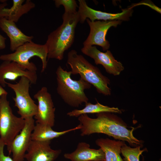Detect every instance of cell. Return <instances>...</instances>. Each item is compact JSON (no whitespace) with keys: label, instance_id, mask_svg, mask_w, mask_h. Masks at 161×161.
<instances>
[{"label":"cell","instance_id":"cell-1","mask_svg":"<svg viewBox=\"0 0 161 161\" xmlns=\"http://www.w3.org/2000/svg\"><path fill=\"white\" fill-rule=\"evenodd\" d=\"M96 115L95 118L90 117L86 114L78 117L81 136L102 133L115 139L126 141L132 146L142 145L141 141L133 134L134 128L128 129L126 123L116 115L110 112L100 113Z\"/></svg>","mask_w":161,"mask_h":161},{"label":"cell","instance_id":"cell-2","mask_svg":"<svg viewBox=\"0 0 161 161\" xmlns=\"http://www.w3.org/2000/svg\"><path fill=\"white\" fill-rule=\"evenodd\" d=\"M62 24L48 35L45 44L47 50V58L62 60L65 51L74 40L75 29L79 22L78 12L75 14L64 13Z\"/></svg>","mask_w":161,"mask_h":161},{"label":"cell","instance_id":"cell-3","mask_svg":"<svg viewBox=\"0 0 161 161\" xmlns=\"http://www.w3.org/2000/svg\"><path fill=\"white\" fill-rule=\"evenodd\" d=\"M67 62L71 68L72 74H79L80 78L93 85L98 93L110 95L111 89L108 86L109 79L83 55L78 54L75 50H72L68 53Z\"/></svg>","mask_w":161,"mask_h":161},{"label":"cell","instance_id":"cell-4","mask_svg":"<svg viewBox=\"0 0 161 161\" xmlns=\"http://www.w3.org/2000/svg\"><path fill=\"white\" fill-rule=\"evenodd\" d=\"M56 74L57 92L65 103L72 107H78L88 102L84 90L90 88L91 84L81 78L78 80H73L71 71L64 70L61 66L57 68Z\"/></svg>","mask_w":161,"mask_h":161},{"label":"cell","instance_id":"cell-5","mask_svg":"<svg viewBox=\"0 0 161 161\" xmlns=\"http://www.w3.org/2000/svg\"><path fill=\"white\" fill-rule=\"evenodd\" d=\"M47 49L45 44H38L32 41L19 47L13 53L0 55V60L14 61L26 70L36 72V65L33 62H30L29 60L33 57H38L42 62L41 72H43L47 67Z\"/></svg>","mask_w":161,"mask_h":161},{"label":"cell","instance_id":"cell-6","mask_svg":"<svg viewBox=\"0 0 161 161\" xmlns=\"http://www.w3.org/2000/svg\"><path fill=\"white\" fill-rule=\"evenodd\" d=\"M7 95L4 94L0 98V139L8 148L24 127L25 121L14 114Z\"/></svg>","mask_w":161,"mask_h":161},{"label":"cell","instance_id":"cell-7","mask_svg":"<svg viewBox=\"0 0 161 161\" xmlns=\"http://www.w3.org/2000/svg\"><path fill=\"white\" fill-rule=\"evenodd\" d=\"M30 83V80L24 76L21 77L16 84L6 83L15 93V97H13L15 106L18 109V113L24 119L34 117L37 112L38 106L29 94Z\"/></svg>","mask_w":161,"mask_h":161},{"label":"cell","instance_id":"cell-8","mask_svg":"<svg viewBox=\"0 0 161 161\" xmlns=\"http://www.w3.org/2000/svg\"><path fill=\"white\" fill-rule=\"evenodd\" d=\"M90 28V32L86 40L83 43V46L97 45L100 46L104 51L108 50L110 45L106 39L108 31L111 27H116L121 23L120 20L112 21H90L86 20Z\"/></svg>","mask_w":161,"mask_h":161},{"label":"cell","instance_id":"cell-9","mask_svg":"<svg viewBox=\"0 0 161 161\" xmlns=\"http://www.w3.org/2000/svg\"><path fill=\"white\" fill-rule=\"evenodd\" d=\"M78 13L79 16V22L83 23L87 19L93 21L96 20L103 21L120 20L127 21L132 15L133 10L130 7L123 9L120 13H113L94 10L89 7L84 0H78Z\"/></svg>","mask_w":161,"mask_h":161},{"label":"cell","instance_id":"cell-10","mask_svg":"<svg viewBox=\"0 0 161 161\" xmlns=\"http://www.w3.org/2000/svg\"><path fill=\"white\" fill-rule=\"evenodd\" d=\"M24 120V127L7 148L9 154H12L13 161L24 160L25 153L32 141L31 134L35 126V120L33 117Z\"/></svg>","mask_w":161,"mask_h":161},{"label":"cell","instance_id":"cell-11","mask_svg":"<svg viewBox=\"0 0 161 161\" xmlns=\"http://www.w3.org/2000/svg\"><path fill=\"white\" fill-rule=\"evenodd\" d=\"M34 98L38 101L37 112L34 116L36 123L52 127L55 124V108L47 88L41 87L34 95Z\"/></svg>","mask_w":161,"mask_h":161},{"label":"cell","instance_id":"cell-12","mask_svg":"<svg viewBox=\"0 0 161 161\" xmlns=\"http://www.w3.org/2000/svg\"><path fill=\"white\" fill-rule=\"evenodd\" d=\"M81 50L83 54L93 59L96 65H102L109 74L118 75L124 69L122 64L115 59L109 50L102 52L93 46H83Z\"/></svg>","mask_w":161,"mask_h":161},{"label":"cell","instance_id":"cell-13","mask_svg":"<svg viewBox=\"0 0 161 161\" xmlns=\"http://www.w3.org/2000/svg\"><path fill=\"white\" fill-rule=\"evenodd\" d=\"M51 140H32L24 156L27 161H55L61 153L51 148Z\"/></svg>","mask_w":161,"mask_h":161},{"label":"cell","instance_id":"cell-14","mask_svg":"<svg viewBox=\"0 0 161 161\" xmlns=\"http://www.w3.org/2000/svg\"><path fill=\"white\" fill-rule=\"evenodd\" d=\"M23 76L27 78L31 84H35L37 82L36 72L26 70L13 61H3L0 64V85L3 87L6 86V80L15 81L18 77Z\"/></svg>","mask_w":161,"mask_h":161},{"label":"cell","instance_id":"cell-15","mask_svg":"<svg viewBox=\"0 0 161 161\" xmlns=\"http://www.w3.org/2000/svg\"><path fill=\"white\" fill-rule=\"evenodd\" d=\"M13 0V5L10 8L5 7L7 5L6 1H0V18H4L17 23L24 15L27 13L35 7V4L30 0Z\"/></svg>","mask_w":161,"mask_h":161},{"label":"cell","instance_id":"cell-16","mask_svg":"<svg viewBox=\"0 0 161 161\" xmlns=\"http://www.w3.org/2000/svg\"><path fill=\"white\" fill-rule=\"evenodd\" d=\"M0 28L9 38L10 49L13 52L25 43L32 41L34 38L23 33L15 22L4 18H0Z\"/></svg>","mask_w":161,"mask_h":161},{"label":"cell","instance_id":"cell-17","mask_svg":"<svg viewBox=\"0 0 161 161\" xmlns=\"http://www.w3.org/2000/svg\"><path fill=\"white\" fill-rule=\"evenodd\" d=\"M90 147L88 143L80 142L75 151L65 154L64 156L71 161H105V154L101 148L96 149Z\"/></svg>","mask_w":161,"mask_h":161},{"label":"cell","instance_id":"cell-18","mask_svg":"<svg viewBox=\"0 0 161 161\" xmlns=\"http://www.w3.org/2000/svg\"><path fill=\"white\" fill-rule=\"evenodd\" d=\"M95 143L104 153L105 161H124L120 154L121 148L125 144V141L100 138L95 141Z\"/></svg>","mask_w":161,"mask_h":161},{"label":"cell","instance_id":"cell-19","mask_svg":"<svg viewBox=\"0 0 161 161\" xmlns=\"http://www.w3.org/2000/svg\"><path fill=\"white\" fill-rule=\"evenodd\" d=\"M80 124L75 127L61 131L53 130L49 126L36 123L31 134L32 140L44 141L51 140L70 132L80 129Z\"/></svg>","mask_w":161,"mask_h":161},{"label":"cell","instance_id":"cell-20","mask_svg":"<svg viewBox=\"0 0 161 161\" xmlns=\"http://www.w3.org/2000/svg\"><path fill=\"white\" fill-rule=\"evenodd\" d=\"M85 104V107L81 109H75L67 113V115L72 117H78L80 115L88 114L99 113L102 112H110L121 114L122 110L117 107H110L103 105L97 101L95 104L87 102Z\"/></svg>","mask_w":161,"mask_h":161},{"label":"cell","instance_id":"cell-21","mask_svg":"<svg viewBox=\"0 0 161 161\" xmlns=\"http://www.w3.org/2000/svg\"><path fill=\"white\" fill-rule=\"evenodd\" d=\"M141 146L138 145L134 148H131L126 144L121 149V153L123 156L124 161H140V156L146 151L145 148L140 149Z\"/></svg>","mask_w":161,"mask_h":161},{"label":"cell","instance_id":"cell-22","mask_svg":"<svg viewBox=\"0 0 161 161\" xmlns=\"http://www.w3.org/2000/svg\"><path fill=\"white\" fill-rule=\"evenodd\" d=\"M55 5L58 7L60 5H63L65 10L64 13L75 14L77 13V8L78 6L76 1L75 0H55Z\"/></svg>","mask_w":161,"mask_h":161},{"label":"cell","instance_id":"cell-23","mask_svg":"<svg viewBox=\"0 0 161 161\" xmlns=\"http://www.w3.org/2000/svg\"><path fill=\"white\" fill-rule=\"evenodd\" d=\"M141 5H147L158 13H161V9L155 5L153 2L148 0H145L141 1L138 3L133 5L130 7L132 8L134 6Z\"/></svg>","mask_w":161,"mask_h":161},{"label":"cell","instance_id":"cell-24","mask_svg":"<svg viewBox=\"0 0 161 161\" xmlns=\"http://www.w3.org/2000/svg\"><path fill=\"white\" fill-rule=\"evenodd\" d=\"M5 145L0 139V161H13L12 158L9 156H6L4 153V148Z\"/></svg>","mask_w":161,"mask_h":161},{"label":"cell","instance_id":"cell-25","mask_svg":"<svg viewBox=\"0 0 161 161\" xmlns=\"http://www.w3.org/2000/svg\"><path fill=\"white\" fill-rule=\"evenodd\" d=\"M6 38L0 34V50L3 49L6 47L5 41Z\"/></svg>","mask_w":161,"mask_h":161},{"label":"cell","instance_id":"cell-26","mask_svg":"<svg viewBox=\"0 0 161 161\" xmlns=\"http://www.w3.org/2000/svg\"><path fill=\"white\" fill-rule=\"evenodd\" d=\"M7 94L8 92L1 86L0 85V98L4 94Z\"/></svg>","mask_w":161,"mask_h":161}]
</instances>
